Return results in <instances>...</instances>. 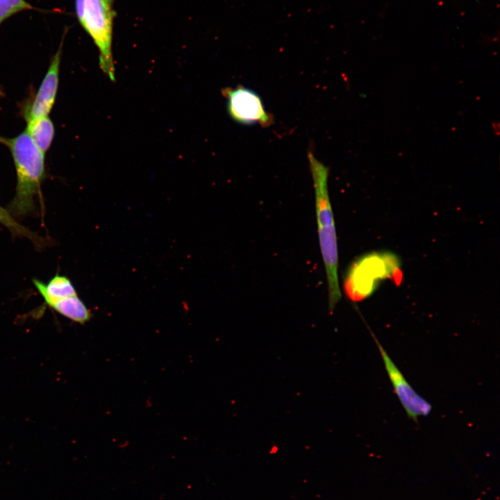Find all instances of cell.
Returning <instances> with one entry per match:
<instances>
[{"mask_svg":"<svg viewBox=\"0 0 500 500\" xmlns=\"http://www.w3.org/2000/svg\"><path fill=\"white\" fill-rule=\"evenodd\" d=\"M382 261L380 256L372 253L359 258L351 265L343 283L344 292L350 300L358 302L368 297L377 280L390 272L383 267Z\"/></svg>","mask_w":500,"mask_h":500,"instance_id":"5b68a950","label":"cell"},{"mask_svg":"<svg viewBox=\"0 0 500 500\" xmlns=\"http://www.w3.org/2000/svg\"><path fill=\"white\" fill-rule=\"evenodd\" d=\"M368 329L380 352L394 392L408 417L417 423L420 416L430 414L431 404L414 390L369 326Z\"/></svg>","mask_w":500,"mask_h":500,"instance_id":"8992f818","label":"cell"},{"mask_svg":"<svg viewBox=\"0 0 500 500\" xmlns=\"http://www.w3.org/2000/svg\"><path fill=\"white\" fill-rule=\"evenodd\" d=\"M33 281L46 303L51 301L77 295L72 283L65 276L56 274L47 283L38 279H33Z\"/></svg>","mask_w":500,"mask_h":500,"instance_id":"9c48e42d","label":"cell"},{"mask_svg":"<svg viewBox=\"0 0 500 500\" xmlns=\"http://www.w3.org/2000/svg\"><path fill=\"white\" fill-rule=\"evenodd\" d=\"M3 94L2 93L1 90H0V97H1Z\"/></svg>","mask_w":500,"mask_h":500,"instance_id":"4fadbf2b","label":"cell"},{"mask_svg":"<svg viewBox=\"0 0 500 500\" xmlns=\"http://www.w3.org/2000/svg\"><path fill=\"white\" fill-rule=\"evenodd\" d=\"M226 98V110L235 122L245 126L258 124L262 127L270 126L273 117L264 105L260 96L251 88L243 85L223 89Z\"/></svg>","mask_w":500,"mask_h":500,"instance_id":"277c9868","label":"cell"},{"mask_svg":"<svg viewBox=\"0 0 500 500\" xmlns=\"http://www.w3.org/2000/svg\"><path fill=\"white\" fill-rule=\"evenodd\" d=\"M60 315L74 322L83 324L92 318V313L78 295L65 297L46 303Z\"/></svg>","mask_w":500,"mask_h":500,"instance_id":"ba28073f","label":"cell"},{"mask_svg":"<svg viewBox=\"0 0 500 500\" xmlns=\"http://www.w3.org/2000/svg\"><path fill=\"white\" fill-rule=\"evenodd\" d=\"M60 48L61 46L51 60L46 75L29 108L26 115L27 120L49 115L51 110L55 102L58 86L61 57Z\"/></svg>","mask_w":500,"mask_h":500,"instance_id":"52a82bcc","label":"cell"},{"mask_svg":"<svg viewBox=\"0 0 500 500\" xmlns=\"http://www.w3.org/2000/svg\"><path fill=\"white\" fill-rule=\"evenodd\" d=\"M78 20L99 51V67L115 80L112 56L113 0H75Z\"/></svg>","mask_w":500,"mask_h":500,"instance_id":"3957f363","label":"cell"},{"mask_svg":"<svg viewBox=\"0 0 500 500\" xmlns=\"http://www.w3.org/2000/svg\"><path fill=\"white\" fill-rule=\"evenodd\" d=\"M0 142L10 149L17 174L16 191L8 206L12 215L22 217L35 210V198L39 194L44 175V154L33 143L26 131Z\"/></svg>","mask_w":500,"mask_h":500,"instance_id":"7a4b0ae2","label":"cell"},{"mask_svg":"<svg viewBox=\"0 0 500 500\" xmlns=\"http://www.w3.org/2000/svg\"><path fill=\"white\" fill-rule=\"evenodd\" d=\"M25 131L35 146L45 153L54 135V126L49 115L28 119Z\"/></svg>","mask_w":500,"mask_h":500,"instance_id":"30bf717a","label":"cell"},{"mask_svg":"<svg viewBox=\"0 0 500 500\" xmlns=\"http://www.w3.org/2000/svg\"><path fill=\"white\" fill-rule=\"evenodd\" d=\"M0 223L16 236L27 238L38 247L44 244L43 238L18 223L10 212L1 206H0Z\"/></svg>","mask_w":500,"mask_h":500,"instance_id":"8fae6325","label":"cell"},{"mask_svg":"<svg viewBox=\"0 0 500 500\" xmlns=\"http://www.w3.org/2000/svg\"><path fill=\"white\" fill-rule=\"evenodd\" d=\"M32 8L25 0H0V24L14 14Z\"/></svg>","mask_w":500,"mask_h":500,"instance_id":"7c38bea8","label":"cell"},{"mask_svg":"<svg viewBox=\"0 0 500 500\" xmlns=\"http://www.w3.org/2000/svg\"><path fill=\"white\" fill-rule=\"evenodd\" d=\"M308 159L314 186L319 242L327 280L328 310L332 314L342 294L338 276L336 231L328 188L329 172L311 151L308 153Z\"/></svg>","mask_w":500,"mask_h":500,"instance_id":"6da1fadb","label":"cell"}]
</instances>
